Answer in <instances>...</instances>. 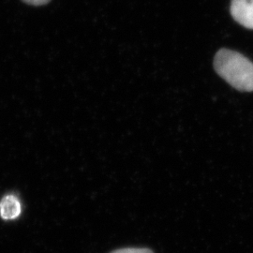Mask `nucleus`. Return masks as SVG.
I'll list each match as a JSON object with an SVG mask.
<instances>
[{"label":"nucleus","instance_id":"5","mask_svg":"<svg viewBox=\"0 0 253 253\" xmlns=\"http://www.w3.org/2000/svg\"><path fill=\"white\" fill-rule=\"evenodd\" d=\"M23 2H25L27 5L30 6H44L46 4H48L51 0H22Z\"/></svg>","mask_w":253,"mask_h":253},{"label":"nucleus","instance_id":"4","mask_svg":"<svg viewBox=\"0 0 253 253\" xmlns=\"http://www.w3.org/2000/svg\"><path fill=\"white\" fill-rule=\"evenodd\" d=\"M112 253H153L148 249H122Z\"/></svg>","mask_w":253,"mask_h":253},{"label":"nucleus","instance_id":"1","mask_svg":"<svg viewBox=\"0 0 253 253\" xmlns=\"http://www.w3.org/2000/svg\"><path fill=\"white\" fill-rule=\"evenodd\" d=\"M214 70L236 90L253 92V63L243 54L226 48L218 50Z\"/></svg>","mask_w":253,"mask_h":253},{"label":"nucleus","instance_id":"3","mask_svg":"<svg viewBox=\"0 0 253 253\" xmlns=\"http://www.w3.org/2000/svg\"><path fill=\"white\" fill-rule=\"evenodd\" d=\"M22 213V205L16 195H5L0 201V216L3 219H15Z\"/></svg>","mask_w":253,"mask_h":253},{"label":"nucleus","instance_id":"2","mask_svg":"<svg viewBox=\"0 0 253 253\" xmlns=\"http://www.w3.org/2000/svg\"><path fill=\"white\" fill-rule=\"evenodd\" d=\"M230 12L236 23L253 30V0H231Z\"/></svg>","mask_w":253,"mask_h":253}]
</instances>
